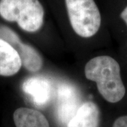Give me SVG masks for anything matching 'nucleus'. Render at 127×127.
Listing matches in <instances>:
<instances>
[{"instance_id":"nucleus-3","label":"nucleus","mask_w":127,"mask_h":127,"mask_svg":"<svg viewBox=\"0 0 127 127\" xmlns=\"http://www.w3.org/2000/svg\"><path fill=\"white\" fill-rule=\"evenodd\" d=\"M73 30L82 37H91L99 31L101 15L94 0H65Z\"/></svg>"},{"instance_id":"nucleus-5","label":"nucleus","mask_w":127,"mask_h":127,"mask_svg":"<svg viewBox=\"0 0 127 127\" xmlns=\"http://www.w3.org/2000/svg\"><path fill=\"white\" fill-rule=\"evenodd\" d=\"M79 96L76 88L68 84L59 86L57 90V114L59 122L67 126L79 109Z\"/></svg>"},{"instance_id":"nucleus-10","label":"nucleus","mask_w":127,"mask_h":127,"mask_svg":"<svg viewBox=\"0 0 127 127\" xmlns=\"http://www.w3.org/2000/svg\"><path fill=\"white\" fill-rule=\"evenodd\" d=\"M112 127H127V115L117 118L114 122Z\"/></svg>"},{"instance_id":"nucleus-1","label":"nucleus","mask_w":127,"mask_h":127,"mask_svg":"<svg viewBox=\"0 0 127 127\" xmlns=\"http://www.w3.org/2000/svg\"><path fill=\"white\" fill-rule=\"evenodd\" d=\"M87 79L95 82L98 92L104 100L116 103L122 100L126 89L121 77L120 66L109 56H98L91 59L85 66Z\"/></svg>"},{"instance_id":"nucleus-8","label":"nucleus","mask_w":127,"mask_h":127,"mask_svg":"<svg viewBox=\"0 0 127 127\" xmlns=\"http://www.w3.org/2000/svg\"><path fill=\"white\" fill-rule=\"evenodd\" d=\"M100 110L93 102L81 104L66 127H98L100 124Z\"/></svg>"},{"instance_id":"nucleus-11","label":"nucleus","mask_w":127,"mask_h":127,"mask_svg":"<svg viewBox=\"0 0 127 127\" xmlns=\"http://www.w3.org/2000/svg\"><path fill=\"white\" fill-rule=\"evenodd\" d=\"M121 18H122L124 21V22L127 25V6L122 11V12L121 13Z\"/></svg>"},{"instance_id":"nucleus-2","label":"nucleus","mask_w":127,"mask_h":127,"mask_svg":"<svg viewBox=\"0 0 127 127\" xmlns=\"http://www.w3.org/2000/svg\"><path fill=\"white\" fill-rule=\"evenodd\" d=\"M0 16L16 22L25 31L34 32L43 25L45 11L39 0H0Z\"/></svg>"},{"instance_id":"nucleus-4","label":"nucleus","mask_w":127,"mask_h":127,"mask_svg":"<svg viewBox=\"0 0 127 127\" xmlns=\"http://www.w3.org/2000/svg\"><path fill=\"white\" fill-rule=\"evenodd\" d=\"M0 35L2 39L8 42L18 52L22 65L28 71L37 72L42 68L43 60L34 47L22 42L18 35L8 28H1Z\"/></svg>"},{"instance_id":"nucleus-7","label":"nucleus","mask_w":127,"mask_h":127,"mask_svg":"<svg viewBox=\"0 0 127 127\" xmlns=\"http://www.w3.org/2000/svg\"><path fill=\"white\" fill-rule=\"evenodd\" d=\"M21 66L18 52L8 42L0 37V76H14L20 71Z\"/></svg>"},{"instance_id":"nucleus-6","label":"nucleus","mask_w":127,"mask_h":127,"mask_svg":"<svg viewBox=\"0 0 127 127\" xmlns=\"http://www.w3.org/2000/svg\"><path fill=\"white\" fill-rule=\"evenodd\" d=\"M23 91L31 95L37 106L47 104L52 97V86L50 81L42 77H31L23 82Z\"/></svg>"},{"instance_id":"nucleus-9","label":"nucleus","mask_w":127,"mask_h":127,"mask_svg":"<svg viewBox=\"0 0 127 127\" xmlns=\"http://www.w3.org/2000/svg\"><path fill=\"white\" fill-rule=\"evenodd\" d=\"M16 127H50L43 114L36 109L19 107L13 115Z\"/></svg>"}]
</instances>
